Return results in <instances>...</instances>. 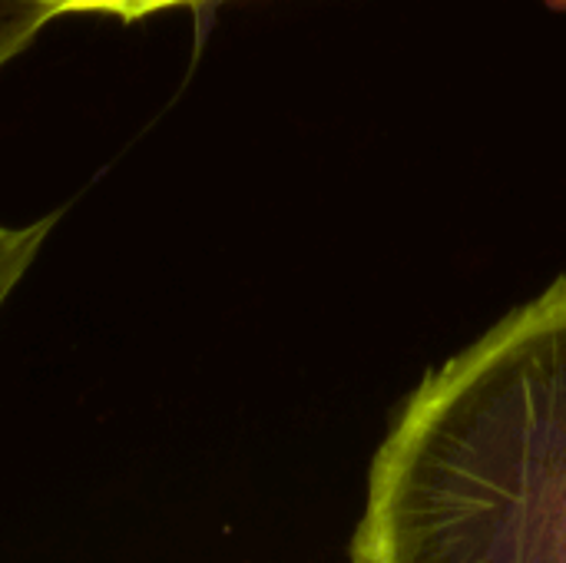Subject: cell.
I'll return each mask as SVG.
<instances>
[{"label":"cell","mask_w":566,"mask_h":563,"mask_svg":"<svg viewBox=\"0 0 566 563\" xmlns=\"http://www.w3.org/2000/svg\"><path fill=\"white\" fill-rule=\"evenodd\" d=\"M352 563H566V275L405 402Z\"/></svg>","instance_id":"1"},{"label":"cell","mask_w":566,"mask_h":563,"mask_svg":"<svg viewBox=\"0 0 566 563\" xmlns=\"http://www.w3.org/2000/svg\"><path fill=\"white\" fill-rule=\"evenodd\" d=\"M53 222H56V216H43L20 229L0 226V309L10 299V292L17 289V282L23 279V272L30 269V262L36 259Z\"/></svg>","instance_id":"2"},{"label":"cell","mask_w":566,"mask_h":563,"mask_svg":"<svg viewBox=\"0 0 566 563\" xmlns=\"http://www.w3.org/2000/svg\"><path fill=\"white\" fill-rule=\"evenodd\" d=\"M53 20L43 0H0V70Z\"/></svg>","instance_id":"3"},{"label":"cell","mask_w":566,"mask_h":563,"mask_svg":"<svg viewBox=\"0 0 566 563\" xmlns=\"http://www.w3.org/2000/svg\"><path fill=\"white\" fill-rule=\"evenodd\" d=\"M46 10L53 17L60 13H109L119 20H139L159 10H172V7H192V3H206V0H43Z\"/></svg>","instance_id":"4"}]
</instances>
